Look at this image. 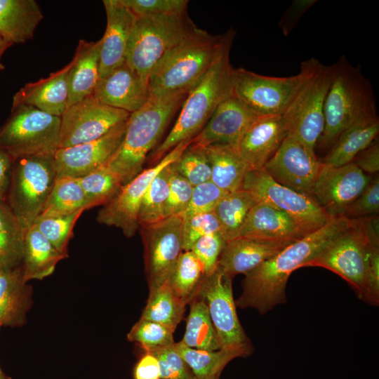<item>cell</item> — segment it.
Returning a JSON list of instances; mask_svg holds the SVG:
<instances>
[{
	"mask_svg": "<svg viewBox=\"0 0 379 379\" xmlns=\"http://www.w3.org/2000/svg\"><path fill=\"white\" fill-rule=\"evenodd\" d=\"M345 216L333 218L320 229L294 241L244 274L242 292L236 300L241 309L253 308L265 314L286 302V288L291 274L306 267L338 233L353 223Z\"/></svg>",
	"mask_w": 379,
	"mask_h": 379,
	"instance_id": "6da1fadb",
	"label": "cell"
},
{
	"mask_svg": "<svg viewBox=\"0 0 379 379\" xmlns=\"http://www.w3.org/2000/svg\"><path fill=\"white\" fill-rule=\"evenodd\" d=\"M189 90L151 94L140 109L130 114L121 144L105 163L119 176L123 185L143 170L147 154L181 107Z\"/></svg>",
	"mask_w": 379,
	"mask_h": 379,
	"instance_id": "7a4b0ae2",
	"label": "cell"
},
{
	"mask_svg": "<svg viewBox=\"0 0 379 379\" xmlns=\"http://www.w3.org/2000/svg\"><path fill=\"white\" fill-rule=\"evenodd\" d=\"M331 239L306 267H321L345 279L357 296L379 304V246L371 244L357 218Z\"/></svg>",
	"mask_w": 379,
	"mask_h": 379,
	"instance_id": "3957f363",
	"label": "cell"
},
{
	"mask_svg": "<svg viewBox=\"0 0 379 379\" xmlns=\"http://www.w3.org/2000/svg\"><path fill=\"white\" fill-rule=\"evenodd\" d=\"M235 35L232 29L212 35L198 28L168 52L148 79L151 94L189 90L217 61L230 51Z\"/></svg>",
	"mask_w": 379,
	"mask_h": 379,
	"instance_id": "277c9868",
	"label": "cell"
},
{
	"mask_svg": "<svg viewBox=\"0 0 379 379\" xmlns=\"http://www.w3.org/2000/svg\"><path fill=\"white\" fill-rule=\"evenodd\" d=\"M227 52L188 91L178 117L163 142L151 154L158 163L181 142L192 140L204 128L216 107L233 94L234 69Z\"/></svg>",
	"mask_w": 379,
	"mask_h": 379,
	"instance_id": "5b68a950",
	"label": "cell"
},
{
	"mask_svg": "<svg viewBox=\"0 0 379 379\" xmlns=\"http://www.w3.org/2000/svg\"><path fill=\"white\" fill-rule=\"evenodd\" d=\"M375 114H378L376 101L370 81L359 65L354 67L345 55L341 56L333 64L324 105V129L315 149L327 152L354 122Z\"/></svg>",
	"mask_w": 379,
	"mask_h": 379,
	"instance_id": "8992f818",
	"label": "cell"
},
{
	"mask_svg": "<svg viewBox=\"0 0 379 379\" xmlns=\"http://www.w3.org/2000/svg\"><path fill=\"white\" fill-rule=\"evenodd\" d=\"M197 29L187 11L136 17L128 39L125 62L148 82L149 74L159 61Z\"/></svg>",
	"mask_w": 379,
	"mask_h": 379,
	"instance_id": "52a82bcc",
	"label": "cell"
},
{
	"mask_svg": "<svg viewBox=\"0 0 379 379\" xmlns=\"http://www.w3.org/2000/svg\"><path fill=\"white\" fill-rule=\"evenodd\" d=\"M320 62L310 58L298 74L277 77L234 69L233 95L258 116L282 115Z\"/></svg>",
	"mask_w": 379,
	"mask_h": 379,
	"instance_id": "ba28073f",
	"label": "cell"
},
{
	"mask_svg": "<svg viewBox=\"0 0 379 379\" xmlns=\"http://www.w3.org/2000/svg\"><path fill=\"white\" fill-rule=\"evenodd\" d=\"M55 180L53 155L14 159L6 203L25 232L40 215Z\"/></svg>",
	"mask_w": 379,
	"mask_h": 379,
	"instance_id": "9c48e42d",
	"label": "cell"
},
{
	"mask_svg": "<svg viewBox=\"0 0 379 379\" xmlns=\"http://www.w3.org/2000/svg\"><path fill=\"white\" fill-rule=\"evenodd\" d=\"M59 117L34 107L19 105L0 127V149L14 159L23 157L54 155L60 147Z\"/></svg>",
	"mask_w": 379,
	"mask_h": 379,
	"instance_id": "30bf717a",
	"label": "cell"
},
{
	"mask_svg": "<svg viewBox=\"0 0 379 379\" xmlns=\"http://www.w3.org/2000/svg\"><path fill=\"white\" fill-rule=\"evenodd\" d=\"M333 73V65L321 62L282 114L286 136L315 151L324 124V105Z\"/></svg>",
	"mask_w": 379,
	"mask_h": 379,
	"instance_id": "8fae6325",
	"label": "cell"
},
{
	"mask_svg": "<svg viewBox=\"0 0 379 379\" xmlns=\"http://www.w3.org/2000/svg\"><path fill=\"white\" fill-rule=\"evenodd\" d=\"M232 280L217 267L205 277L197 295L208 306L221 349L232 352L238 357H246L253 353V346L237 316Z\"/></svg>",
	"mask_w": 379,
	"mask_h": 379,
	"instance_id": "7c38bea8",
	"label": "cell"
},
{
	"mask_svg": "<svg viewBox=\"0 0 379 379\" xmlns=\"http://www.w3.org/2000/svg\"><path fill=\"white\" fill-rule=\"evenodd\" d=\"M241 189L288 215L308 234L333 218L312 196L277 182L263 170L249 171Z\"/></svg>",
	"mask_w": 379,
	"mask_h": 379,
	"instance_id": "4fadbf2b",
	"label": "cell"
},
{
	"mask_svg": "<svg viewBox=\"0 0 379 379\" xmlns=\"http://www.w3.org/2000/svg\"><path fill=\"white\" fill-rule=\"evenodd\" d=\"M191 142L192 140L181 142L158 163L143 169L124 185L118 194L98 211L97 221L121 229L127 237L134 236L140 227L138 222L140 206L151 182L160 171L174 162Z\"/></svg>",
	"mask_w": 379,
	"mask_h": 379,
	"instance_id": "5bb4252c",
	"label": "cell"
},
{
	"mask_svg": "<svg viewBox=\"0 0 379 379\" xmlns=\"http://www.w3.org/2000/svg\"><path fill=\"white\" fill-rule=\"evenodd\" d=\"M130 113L106 105L90 95L67 107L60 117L59 148L96 140L126 121Z\"/></svg>",
	"mask_w": 379,
	"mask_h": 379,
	"instance_id": "9a60e30c",
	"label": "cell"
},
{
	"mask_svg": "<svg viewBox=\"0 0 379 379\" xmlns=\"http://www.w3.org/2000/svg\"><path fill=\"white\" fill-rule=\"evenodd\" d=\"M182 224V217L173 215L157 223L140 227L149 290L167 281L183 251Z\"/></svg>",
	"mask_w": 379,
	"mask_h": 379,
	"instance_id": "2e32d148",
	"label": "cell"
},
{
	"mask_svg": "<svg viewBox=\"0 0 379 379\" xmlns=\"http://www.w3.org/2000/svg\"><path fill=\"white\" fill-rule=\"evenodd\" d=\"M371 178L353 162L341 166L321 162L312 196L331 218L344 216Z\"/></svg>",
	"mask_w": 379,
	"mask_h": 379,
	"instance_id": "e0dca14e",
	"label": "cell"
},
{
	"mask_svg": "<svg viewBox=\"0 0 379 379\" xmlns=\"http://www.w3.org/2000/svg\"><path fill=\"white\" fill-rule=\"evenodd\" d=\"M321 164L315 151L286 136L262 170L277 182L312 196Z\"/></svg>",
	"mask_w": 379,
	"mask_h": 379,
	"instance_id": "ac0fdd59",
	"label": "cell"
},
{
	"mask_svg": "<svg viewBox=\"0 0 379 379\" xmlns=\"http://www.w3.org/2000/svg\"><path fill=\"white\" fill-rule=\"evenodd\" d=\"M127 120L96 140L59 148L53 155L56 178H80L105 164L121 144Z\"/></svg>",
	"mask_w": 379,
	"mask_h": 379,
	"instance_id": "d6986e66",
	"label": "cell"
},
{
	"mask_svg": "<svg viewBox=\"0 0 379 379\" xmlns=\"http://www.w3.org/2000/svg\"><path fill=\"white\" fill-rule=\"evenodd\" d=\"M257 117L232 94L216 107L190 145L203 148L223 143L238 149L243 134Z\"/></svg>",
	"mask_w": 379,
	"mask_h": 379,
	"instance_id": "ffe728a7",
	"label": "cell"
},
{
	"mask_svg": "<svg viewBox=\"0 0 379 379\" xmlns=\"http://www.w3.org/2000/svg\"><path fill=\"white\" fill-rule=\"evenodd\" d=\"M93 96L106 105L131 114L148 101L151 93L148 82L125 62L99 79Z\"/></svg>",
	"mask_w": 379,
	"mask_h": 379,
	"instance_id": "44dd1931",
	"label": "cell"
},
{
	"mask_svg": "<svg viewBox=\"0 0 379 379\" xmlns=\"http://www.w3.org/2000/svg\"><path fill=\"white\" fill-rule=\"evenodd\" d=\"M307 234L288 215L260 201L248 213L237 237L288 245Z\"/></svg>",
	"mask_w": 379,
	"mask_h": 379,
	"instance_id": "7402d4cb",
	"label": "cell"
},
{
	"mask_svg": "<svg viewBox=\"0 0 379 379\" xmlns=\"http://www.w3.org/2000/svg\"><path fill=\"white\" fill-rule=\"evenodd\" d=\"M107 27L101 41L99 79L126 61L128 39L136 16L120 0H104Z\"/></svg>",
	"mask_w": 379,
	"mask_h": 379,
	"instance_id": "603a6c76",
	"label": "cell"
},
{
	"mask_svg": "<svg viewBox=\"0 0 379 379\" xmlns=\"http://www.w3.org/2000/svg\"><path fill=\"white\" fill-rule=\"evenodd\" d=\"M286 137L282 115L258 116L243 134L238 149L251 171H260Z\"/></svg>",
	"mask_w": 379,
	"mask_h": 379,
	"instance_id": "cb8c5ba5",
	"label": "cell"
},
{
	"mask_svg": "<svg viewBox=\"0 0 379 379\" xmlns=\"http://www.w3.org/2000/svg\"><path fill=\"white\" fill-rule=\"evenodd\" d=\"M69 68V64L46 78L25 84L13 95L12 108L28 105L60 117L68 105Z\"/></svg>",
	"mask_w": 379,
	"mask_h": 379,
	"instance_id": "d4e9b609",
	"label": "cell"
},
{
	"mask_svg": "<svg viewBox=\"0 0 379 379\" xmlns=\"http://www.w3.org/2000/svg\"><path fill=\"white\" fill-rule=\"evenodd\" d=\"M286 246L246 237H237L226 241L217 267L232 278L239 274H245Z\"/></svg>",
	"mask_w": 379,
	"mask_h": 379,
	"instance_id": "484cf974",
	"label": "cell"
},
{
	"mask_svg": "<svg viewBox=\"0 0 379 379\" xmlns=\"http://www.w3.org/2000/svg\"><path fill=\"white\" fill-rule=\"evenodd\" d=\"M101 41H79L72 60L69 63L68 106L93 95L99 80Z\"/></svg>",
	"mask_w": 379,
	"mask_h": 379,
	"instance_id": "4316f807",
	"label": "cell"
},
{
	"mask_svg": "<svg viewBox=\"0 0 379 379\" xmlns=\"http://www.w3.org/2000/svg\"><path fill=\"white\" fill-rule=\"evenodd\" d=\"M43 18L34 0H0V36L12 45L25 43Z\"/></svg>",
	"mask_w": 379,
	"mask_h": 379,
	"instance_id": "83f0119b",
	"label": "cell"
},
{
	"mask_svg": "<svg viewBox=\"0 0 379 379\" xmlns=\"http://www.w3.org/2000/svg\"><path fill=\"white\" fill-rule=\"evenodd\" d=\"M21 264L0 266V326H18L25 319L30 291Z\"/></svg>",
	"mask_w": 379,
	"mask_h": 379,
	"instance_id": "f1b7e54d",
	"label": "cell"
},
{
	"mask_svg": "<svg viewBox=\"0 0 379 379\" xmlns=\"http://www.w3.org/2000/svg\"><path fill=\"white\" fill-rule=\"evenodd\" d=\"M202 149L210 164L211 181L228 193L241 190L246 175L251 170L239 149L223 143Z\"/></svg>",
	"mask_w": 379,
	"mask_h": 379,
	"instance_id": "f546056e",
	"label": "cell"
},
{
	"mask_svg": "<svg viewBox=\"0 0 379 379\" xmlns=\"http://www.w3.org/2000/svg\"><path fill=\"white\" fill-rule=\"evenodd\" d=\"M378 114L361 118L340 135L321 161L332 166L349 164L378 138Z\"/></svg>",
	"mask_w": 379,
	"mask_h": 379,
	"instance_id": "4dcf8cb0",
	"label": "cell"
},
{
	"mask_svg": "<svg viewBox=\"0 0 379 379\" xmlns=\"http://www.w3.org/2000/svg\"><path fill=\"white\" fill-rule=\"evenodd\" d=\"M33 225L26 230L21 265L24 279H42L51 274L57 263L66 257Z\"/></svg>",
	"mask_w": 379,
	"mask_h": 379,
	"instance_id": "1f68e13d",
	"label": "cell"
},
{
	"mask_svg": "<svg viewBox=\"0 0 379 379\" xmlns=\"http://www.w3.org/2000/svg\"><path fill=\"white\" fill-rule=\"evenodd\" d=\"M189 305L185 332L180 342L187 347L197 350L215 351L221 349L204 298L197 295Z\"/></svg>",
	"mask_w": 379,
	"mask_h": 379,
	"instance_id": "d6a6232c",
	"label": "cell"
},
{
	"mask_svg": "<svg viewBox=\"0 0 379 379\" xmlns=\"http://www.w3.org/2000/svg\"><path fill=\"white\" fill-rule=\"evenodd\" d=\"M260 201L255 194L243 189L229 192L221 199L214 213L226 241L237 237L248 213Z\"/></svg>",
	"mask_w": 379,
	"mask_h": 379,
	"instance_id": "836d02e7",
	"label": "cell"
},
{
	"mask_svg": "<svg viewBox=\"0 0 379 379\" xmlns=\"http://www.w3.org/2000/svg\"><path fill=\"white\" fill-rule=\"evenodd\" d=\"M149 291L141 318L157 322L175 331L183 319L187 305L175 295L167 281Z\"/></svg>",
	"mask_w": 379,
	"mask_h": 379,
	"instance_id": "e575fe53",
	"label": "cell"
},
{
	"mask_svg": "<svg viewBox=\"0 0 379 379\" xmlns=\"http://www.w3.org/2000/svg\"><path fill=\"white\" fill-rule=\"evenodd\" d=\"M205 277L197 257L191 251H182L167 282L175 295L187 305L197 295Z\"/></svg>",
	"mask_w": 379,
	"mask_h": 379,
	"instance_id": "d590c367",
	"label": "cell"
},
{
	"mask_svg": "<svg viewBox=\"0 0 379 379\" xmlns=\"http://www.w3.org/2000/svg\"><path fill=\"white\" fill-rule=\"evenodd\" d=\"M81 209L88 208L79 178L62 177L56 178L38 217L65 215Z\"/></svg>",
	"mask_w": 379,
	"mask_h": 379,
	"instance_id": "8d00e7d4",
	"label": "cell"
},
{
	"mask_svg": "<svg viewBox=\"0 0 379 379\" xmlns=\"http://www.w3.org/2000/svg\"><path fill=\"white\" fill-rule=\"evenodd\" d=\"M174 350L190 366L197 379L221 373L226 365L238 356L223 349L215 351L197 350L187 347L180 341L175 343Z\"/></svg>",
	"mask_w": 379,
	"mask_h": 379,
	"instance_id": "74e56055",
	"label": "cell"
},
{
	"mask_svg": "<svg viewBox=\"0 0 379 379\" xmlns=\"http://www.w3.org/2000/svg\"><path fill=\"white\" fill-rule=\"evenodd\" d=\"M171 164L157 174L145 192L138 211L139 227L150 225L166 218Z\"/></svg>",
	"mask_w": 379,
	"mask_h": 379,
	"instance_id": "f35d334b",
	"label": "cell"
},
{
	"mask_svg": "<svg viewBox=\"0 0 379 379\" xmlns=\"http://www.w3.org/2000/svg\"><path fill=\"white\" fill-rule=\"evenodd\" d=\"M88 209L105 205L124 185L119 176L105 164L79 178Z\"/></svg>",
	"mask_w": 379,
	"mask_h": 379,
	"instance_id": "ab89813d",
	"label": "cell"
},
{
	"mask_svg": "<svg viewBox=\"0 0 379 379\" xmlns=\"http://www.w3.org/2000/svg\"><path fill=\"white\" fill-rule=\"evenodd\" d=\"M25 232L6 201H0V249L12 266L20 265Z\"/></svg>",
	"mask_w": 379,
	"mask_h": 379,
	"instance_id": "60d3db41",
	"label": "cell"
},
{
	"mask_svg": "<svg viewBox=\"0 0 379 379\" xmlns=\"http://www.w3.org/2000/svg\"><path fill=\"white\" fill-rule=\"evenodd\" d=\"M84 211L81 209L71 214L60 216L38 217L32 225L60 253L67 255V246L72 235L73 227Z\"/></svg>",
	"mask_w": 379,
	"mask_h": 379,
	"instance_id": "b9f144b4",
	"label": "cell"
},
{
	"mask_svg": "<svg viewBox=\"0 0 379 379\" xmlns=\"http://www.w3.org/2000/svg\"><path fill=\"white\" fill-rule=\"evenodd\" d=\"M173 333L164 325L140 317L133 326L127 338L139 344L145 352H149L173 345L175 343Z\"/></svg>",
	"mask_w": 379,
	"mask_h": 379,
	"instance_id": "7bdbcfd3",
	"label": "cell"
},
{
	"mask_svg": "<svg viewBox=\"0 0 379 379\" xmlns=\"http://www.w3.org/2000/svg\"><path fill=\"white\" fill-rule=\"evenodd\" d=\"M171 166L193 187L211 180L210 164L202 148L190 145Z\"/></svg>",
	"mask_w": 379,
	"mask_h": 379,
	"instance_id": "ee69618b",
	"label": "cell"
},
{
	"mask_svg": "<svg viewBox=\"0 0 379 379\" xmlns=\"http://www.w3.org/2000/svg\"><path fill=\"white\" fill-rule=\"evenodd\" d=\"M217 232L221 233V230L214 211L182 218V251H190L193 244L199 238Z\"/></svg>",
	"mask_w": 379,
	"mask_h": 379,
	"instance_id": "f6af8a7d",
	"label": "cell"
},
{
	"mask_svg": "<svg viewBox=\"0 0 379 379\" xmlns=\"http://www.w3.org/2000/svg\"><path fill=\"white\" fill-rule=\"evenodd\" d=\"M227 193L211 180L194 186L188 206L180 216L184 218L213 212L218 202Z\"/></svg>",
	"mask_w": 379,
	"mask_h": 379,
	"instance_id": "bcb514c9",
	"label": "cell"
},
{
	"mask_svg": "<svg viewBox=\"0 0 379 379\" xmlns=\"http://www.w3.org/2000/svg\"><path fill=\"white\" fill-rule=\"evenodd\" d=\"M226 241L220 232L205 235L197 240L191 251L201 262L206 276L217 268L218 262Z\"/></svg>",
	"mask_w": 379,
	"mask_h": 379,
	"instance_id": "7dc6e473",
	"label": "cell"
},
{
	"mask_svg": "<svg viewBox=\"0 0 379 379\" xmlns=\"http://www.w3.org/2000/svg\"><path fill=\"white\" fill-rule=\"evenodd\" d=\"M136 17L159 16L187 11V0H120Z\"/></svg>",
	"mask_w": 379,
	"mask_h": 379,
	"instance_id": "c3c4849f",
	"label": "cell"
},
{
	"mask_svg": "<svg viewBox=\"0 0 379 379\" xmlns=\"http://www.w3.org/2000/svg\"><path fill=\"white\" fill-rule=\"evenodd\" d=\"M173 345L145 352L153 354L157 359L160 367V378L197 379L190 366L174 350Z\"/></svg>",
	"mask_w": 379,
	"mask_h": 379,
	"instance_id": "681fc988",
	"label": "cell"
},
{
	"mask_svg": "<svg viewBox=\"0 0 379 379\" xmlns=\"http://www.w3.org/2000/svg\"><path fill=\"white\" fill-rule=\"evenodd\" d=\"M192 190L193 186L190 182L171 168L166 210V218L180 215L186 210Z\"/></svg>",
	"mask_w": 379,
	"mask_h": 379,
	"instance_id": "f907efd6",
	"label": "cell"
},
{
	"mask_svg": "<svg viewBox=\"0 0 379 379\" xmlns=\"http://www.w3.org/2000/svg\"><path fill=\"white\" fill-rule=\"evenodd\" d=\"M379 211V177L371 178L360 195L347 207L344 216L354 219L378 215Z\"/></svg>",
	"mask_w": 379,
	"mask_h": 379,
	"instance_id": "816d5d0a",
	"label": "cell"
},
{
	"mask_svg": "<svg viewBox=\"0 0 379 379\" xmlns=\"http://www.w3.org/2000/svg\"><path fill=\"white\" fill-rule=\"evenodd\" d=\"M317 1V0H295L293 1L279 22V26L284 36H288L292 32L300 18Z\"/></svg>",
	"mask_w": 379,
	"mask_h": 379,
	"instance_id": "f5cc1de1",
	"label": "cell"
},
{
	"mask_svg": "<svg viewBox=\"0 0 379 379\" xmlns=\"http://www.w3.org/2000/svg\"><path fill=\"white\" fill-rule=\"evenodd\" d=\"M352 162L367 175L378 173L379 171V142L378 138L369 146L359 152Z\"/></svg>",
	"mask_w": 379,
	"mask_h": 379,
	"instance_id": "db71d44e",
	"label": "cell"
},
{
	"mask_svg": "<svg viewBox=\"0 0 379 379\" xmlns=\"http://www.w3.org/2000/svg\"><path fill=\"white\" fill-rule=\"evenodd\" d=\"M134 379H160V367L157 359L145 352L134 369Z\"/></svg>",
	"mask_w": 379,
	"mask_h": 379,
	"instance_id": "11a10c76",
	"label": "cell"
},
{
	"mask_svg": "<svg viewBox=\"0 0 379 379\" xmlns=\"http://www.w3.org/2000/svg\"><path fill=\"white\" fill-rule=\"evenodd\" d=\"M14 159L0 149V201H6Z\"/></svg>",
	"mask_w": 379,
	"mask_h": 379,
	"instance_id": "9f6ffc18",
	"label": "cell"
},
{
	"mask_svg": "<svg viewBox=\"0 0 379 379\" xmlns=\"http://www.w3.org/2000/svg\"><path fill=\"white\" fill-rule=\"evenodd\" d=\"M368 240L375 246H379V218L378 215H368L357 218Z\"/></svg>",
	"mask_w": 379,
	"mask_h": 379,
	"instance_id": "6f0895ef",
	"label": "cell"
},
{
	"mask_svg": "<svg viewBox=\"0 0 379 379\" xmlns=\"http://www.w3.org/2000/svg\"><path fill=\"white\" fill-rule=\"evenodd\" d=\"M12 44L5 41L1 36H0V72L4 70L5 67L4 64L1 62L2 56L4 53V52L8 49Z\"/></svg>",
	"mask_w": 379,
	"mask_h": 379,
	"instance_id": "680465c9",
	"label": "cell"
},
{
	"mask_svg": "<svg viewBox=\"0 0 379 379\" xmlns=\"http://www.w3.org/2000/svg\"><path fill=\"white\" fill-rule=\"evenodd\" d=\"M0 265L1 266H12L5 254L0 249Z\"/></svg>",
	"mask_w": 379,
	"mask_h": 379,
	"instance_id": "91938a15",
	"label": "cell"
},
{
	"mask_svg": "<svg viewBox=\"0 0 379 379\" xmlns=\"http://www.w3.org/2000/svg\"><path fill=\"white\" fill-rule=\"evenodd\" d=\"M1 327V326H0ZM0 379H11L10 377L6 375L0 367Z\"/></svg>",
	"mask_w": 379,
	"mask_h": 379,
	"instance_id": "94428289",
	"label": "cell"
},
{
	"mask_svg": "<svg viewBox=\"0 0 379 379\" xmlns=\"http://www.w3.org/2000/svg\"><path fill=\"white\" fill-rule=\"evenodd\" d=\"M221 373H217L209 376L207 379H220Z\"/></svg>",
	"mask_w": 379,
	"mask_h": 379,
	"instance_id": "6125c7cd",
	"label": "cell"
},
{
	"mask_svg": "<svg viewBox=\"0 0 379 379\" xmlns=\"http://www.w3.org/2000/svg\"><path fill=\"white\" fill-rule=\"evenodd\" d=\"M1 266V265H0Z\"/></svg>",
	"mask_w": 379,
	"mask_h": 379,
	"instance_id": "be15d7a7",
	"label": "cell"
}]
</instances>
